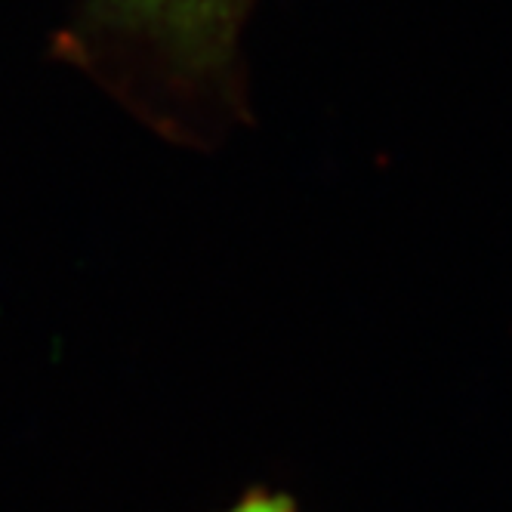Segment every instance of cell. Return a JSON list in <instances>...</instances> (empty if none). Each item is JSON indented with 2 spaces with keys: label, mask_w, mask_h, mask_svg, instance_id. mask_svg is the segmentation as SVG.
I'll list each match as a JSON object with an SVG mask.
<instances>
[{
  "label": "cell",
  "mask_w": 512,
  "mask_h": 512,
  "mask_svg": "<svg viewBox=\"0 0 512 512\" xmlns=\"http://www.w3.org/2000/svg\"><path fill=\"white\" fill-rule=\"evenodd\" d=\"M235 512H290V506L281 497H250Z\"/></svg>",
  "instance_id": "cell-2"
},
{
  "label": "cell",
  "mask_w": 512,
  "mask_h": 512,
  "mask_svg": "<svg viewBox=\"0 0 512 512\" xmlns=\"http://www.w3.org/2000/svg\"><path fill=\"white\" fill-rule=\"evenodd\" d=\"M247 7L250 0H93L90 22L195 78L226 68Z\"/></svg>",
  "instance_id": "cell-1"
}]
</instances>
